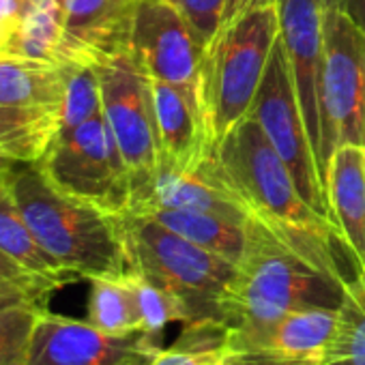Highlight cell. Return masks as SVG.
I'll return each instance as SVG.
<instances>
[{"mask_svg":"<svg viewBox=\"0 0 365 365\" xmlns=\"http://www.w3.org/2000/svg\"><path fill=\"white\" fill-rule=\"evenodd\" d=\"M161 348V335L106 333L88 320L41 309L26 365H150Z\"/></svg>","mask_w":365,"mask_h":365,"instance_id":"11","label":"cell"},{"mask_svg":"<svg viewBox=\"0 0 365 365\" xmlns=\"http://www.w3.org/2000/svg\"><path fill=\"white\" fill-rule=\"evenodd\" d=\"M41 309L46 307H14L0 314V365H26Z\"/></svg>","mask_w":365,"mask_h":365,"instance_id":"28","label":"cell"},{"mask_svg":"<svg viewBox=\"0 0 365 365\" xmlns=\"http://www.w3.org/2000/svg\"><path fill=\"white\" fill-rule=\"evenodd\" d=\"M63 114L43 106H0V157L37 165L58 133Z\"/></svg>","mask_w":365,"mask_h":365,"instance_id":"21","label":"cell"},{"mask_svg":"<svg viewBox=\"0 0 365 365\" xmlns=\"http://www.w3.org/2000/svg\"><path fill=\"white\" fill-rule=\"evenodd\" d=\"M11 194L39 245L73 279L131 273L123 215L106 213L56 190L37 165L11 168Z\"/></svg>","mask_w":365,"mask_h":365,"instance_id":"2","label":"cell"},{"mask_svg":"<svg viewBox=\"0 0 365 365\" xmlns=\"http://www.w3.org/2000/svg\"><path fill=\"white\" fill-rule=\"evenodd\" d=\"M322 365H365V269L344 284L335 335Z\"/></svg>","mask_w":365,"mask_h":365,"instance_id":"24","label":"cell"},{"mask_svg":"<svg viewBox=\"0 0 365 365\" xmlns=\"http://www.w3.org/2000/svg\"><path fill=\"white\" fill-rule=\"evenodd\" d=\"M341 299V279L318 271L267 230L239 264L224 303V320L241 331H254L290 312L339 309Z\"/></svg>","mask_w":365,"mask_h":365,"instance_id":"3","label":"cell"},{"mask_svg":"<svg viewBox=\"0 0 365 365\" xmlns=\"http://www.w3.org/2000/svg\"><path fill=\"white\" fill-rule=\"evenodd\" d=\"M150 365H275L245 348L232 327L222 320L182 324L178 339L161 348Z\"/></svg>","mask_w":365,"mask_h":365,"instance_id":"19","label":"cell"},{"mask_svg":"<svg viewBox=\"0 0 365 365\" xmlns=\"http://www.w3.org/2000/svg\"><path fill=\"white\" fill-rule=\"evenodd\" d=\"M327 194L350 254L365 269V144L346 142L331 153Z\"/></svg>","mask_w":365,"mask_h":365,"instance_id":"17","label":"cell"},{"mask_svg":"<svg viewBox=\"0 0 365 365\" xmlns=\"http://www.w3.org/2000/svg\"><path fill=\"white\" fill-rule=\"evenodd\" d=\"M277 0H226V7H224V24L241 18L243 14L247 11H254V9H260V7H267V5H275Z\"/></svg>","mask_w":365,"mask_h":365,"instance_id":"32","label":"cell"},{"mask_svg":"<svg viewBox=\"0 0 365 365\" xmlns=\"http://www.w3.org/2000/svg\"><path fill=\"white\" fill-rule=\"evenodd\" d=\"M361 31H365V0H331Z\"/></svg>","mask_w":365,"mask_h":365,"instance_id":"33","label":"cell"},{"mask_svg":"<svg viewBox=\"0 0 365 365\" xmlns=\"http://www.w3.org/2000/svg\"><path fill=\"white\" fill-rule=\"evenodd\" d=\"M37 168L76 200L112 215L131 209V176L103 114L61 131Z\"/></svg>","mask_w":365,"mask_h":365,"instance_id":"6","label":"cell"},{"mask_svg":"<svg viewBox=\"0 0 365 365\" xmlns=\"http://www.w3.org/2000/svg\"><path fill=\"white\" fill-rule=\"evenodd\" d=\"M150 91L159 135V168L187 172L215 155L200 108L165 82L150 80Z\"/></svg>","mask_w":365,"mask_h":365,"instance_id":"16","label":"cell"},{"mask_svg":"<svg viewBox=\"0 0 365 365\" xmlns=\"http://www.w3.org/2000/svg\"><path fill=\"white\" fill-rule=\"evenodd\" d=\"M91 282L86 320L106 333H133L140 329V318L133 292L125 277H95Z\"/></svg>","mask_w":365,"mask_h":365,"instance_id":"25","label":"cell"},{"mask_svg":"<svg viewBox=\"0 0 365 365\" xmlns=\"http://www.w3.org/2000/svg\"><path fill=\"white\" fill-rule=\"evenodd\" d=\"M217 159L258 220L284 245L318 271L344 284L356 273L344 267V256L352 260L354 256L341 232L303 200L290 170L256 118L247 116L224 138L217 148Z\"/></svg>","mask_w":365,"mask_h":365,"instance_id":"1","label":"cell"},{"mask_svg":"<svg viewBox=\"0 0 365 365\" xmlns=\"http://www.w3.org/2000/svg\"><path fill=\"white\" fill-rule=\"evenodd\" d=\"M101 86L103 116L131 176V205L159 170V135L150 78L131 50L95 65Z\"/></svg>","mask_w":365,"mask_h":365,"instance_id":"9","label":"cell"},{"mask_svg":"<svg viewBox=\"0 0 365 365\" xmlns=\"http://www.w3.org/2000/svg\"><path fill=\"white\" fill-rule=\"evenodd\" d=\"M11 168H14V161H9V159H5V157H0V180H5V178L9 176Z\"/></svg>","mask_w":365,"mask_h":365,"instance_id":"35","label":"cell"},{"mask_svg":"<svg viewBox=\"0 0 365 365\" xmlns=\"http://www.w3.org/2000/svg\"><path fill=\"white\" fill-rule=\"evenodd\" d=\"M170 3L187 18L207 50L222 29L226 0H170Z\"/></svg>","mask_w":365,"mask_h":365,"instance_id":"29","label":"cell"},{"mask_svg":"<svg viewBox=\"0 0 365 365\" xmlns=\"http://www.w3.org/2000/svg\"><path fill=\"white\" fill-rule=\"evenodd\" d=\"M146 215L168 230L185 237L187 241L235 262L237 267L245 260V256L252 252L256 241L262 232L271 230L267 224H239L213 213H200V211H176V209H153Z\"/></svg>","mask_w":365,"mask_h":365,"instance_id":"18","label":"cell"},{"mask_svg":"<svg viewBox=\"0 0 365 365\" xmlns=\"http://www.w3.org/2000/svg\"><path fill=\"white\" fill-rule=\"evenodd\" d=\"M9 282H14V284H41V282H48V284H56L58 288L63 286L61 282H54V279L31 273L20 262H16L11 256H7L5 252H0V284H9Z\"/></svg>","mask_w":365,"mask_h":365,"instance_id":"31","label":"cell"},{"mask_svg":"<svg viewBox=\"0 0 365 365\" xmlns=\"http://www.w3.org/2000/svg\"><path fill=\"white\" fill-rule=\"evenodd\" d=\"M250 116L256 118L267 140L271 142V146L277 150V155L290 170L303 200L318 215L335 224L333 211L329 205L327 185L322 180L316 150H314V144H312V138H309V131L301 112V103L297 97L294 80L290 73V65H288L282 39H277L273 48L264 80L260 84V91L256 95Z\"/></svg>","mask_w":365,"mask_h":365,"instance_id":"8","label":"cell"},{"mask_svg":"<svg viewBox=\"0 0 365 365\" xmlns=\"http://www.w3.org/2000/svg\"><path fill=\"white\" fill-rule=\"evenodd\" d=\"M142 0H63V61L99 65L131 50L133 18Z\"/></svg>","mask_w":365,"mask_h":365,"instance_id":"14","label":"cell"},{"mask_svg":"<svg viewBox=\"0 0 365 365\" xmlns=\"http://www.w3.org/2000/svg\"><path fill=\"white\" fill-rule=\"evenodd\" d=\"M123 226L135 273L185 301L192 312L190 322H226L224 303L239 273L235 262L187 241L146 215L125 213Z\"/></svg>","mask_w":365,"mask_h":365,"instance_id":"5","label":"cell"},{"mask_svg":"<svg viewBox=\"0 0 365 365\" xmlns=\"http://www.w3.org/2000/svg\"><path fill=\"white\" fill-rule=\"evenodd\" d=\"M7 178L0 180V252L11 256L16 262H20L31 273L61 282L65 286L73 277L67 275L54 262V258L39 245L37 237L33 235L31 226L26 224L16 198L11 194Z\"/></svg>","mask_w":365,"mask_h":365,"instance_id":"23","label":"cell"},{"mask_svg":"<svg viewBox=\"0 0 365 365\" xmlns=\"http://www.w3.org/2000/svg\"><path fill=\"white\" fill-rule=\"evenodd\" d=\"M5 29H7V26H0V43H3V37H5Z\"/></svg>","mask_w":365,"mask_h":365,"instance_id":"36","label":"cell"},{"mask_svg":"<svg viewBox=\"0 0 365 365\" xmlns=\"http://www.w3.org/2000/svg\"><path fill=\"white\" fill-rule=\"evenodd\" d=\"M56 284H0V314L14 309V307H43V301L52 290H56Z\"/></svg>","mask_w":365,"mask_h":365,"instance_id":"30","label":"cell"},{"mask_svg":"<svg viewBox=\"0 0 365 365\" xmlns=\"http://www.w3.org/2000/svg\"><path fill=\"white\" fill-rule=\"evenodd\" d=\"M335 327L337 309H299L262 329L232 331L245 348L275 365H322Z\"/></svg>","mask_w":365,"mask_h":365,"instance_id":"15","label":"cell"},{"mask_svg":"<svg viewBox=\"0 0 365 365\" xmlns=\"http://www.w3.org/2000/svg\"><path fill=\"white\" fill-rule=\"evenodd\" d=\"M131 54L150 80L174 86L202 110L205 46L170 0L140 3L133 18Z\"/></svg>","mask_w":365,"mask_h":365,"instance_id":"10","label":"cell"},{"mask_svg":"<svg viewBox=\"0 0 365 365\" xmlns=\"http://www.w3.org/2000/svg\"><path fill=\"white\" fill-rule=\"evenodd\" d=\"M65 65L0 54V106H43L61 110Z\"/></svg>","mask_w":365,"mask_h":365,"instance_id":"22","label":"cell"},{"mask_svg":"<svg viewBox=\"0 0 365 365\" xmlns=\"http://www.w3.org/2000/svg\"><path fill=\"white\" fill-rule=\"evenodd\" d=\"M24 7V0H0V26H11Z\"/></svg>","mask_w":365,"mask_h":365,"instance_id":"34","label":"cell"},{"mask_svg":"<svg viewBox=\"0 0 365 365\" xmlns=\"http://www.w3.org/2000/svg\"><path fill=\"white\" fill-rule=\"evenodd\" d=\"M63 41V0H24L20 18L5 29L0 54L39 63H61Z\"/></svg>","mask_w":365,"mask_h":365,"instance_id":"20","label":"cell"},{"mask_svg":"<svg viewBox=\"0 0 365 365\" xmlns=\"http://www.w3.org/2000/svg\"><path fill=\"white\" fill-rule=\"evenodd\" d=\"M322 176L331 153L346 142L365 144V31L327 0L320 69Z\"/></svg>","mask_w":365,"mask_h":365,"instance_id":"7","label":"cell"},{"mask_svg":"<svg viewBox=\"0 0 365 365\" xmlns=\"http://www.w3.org/2000/svg\"><path fill=\"white\" fill-rule=\"evenodd\" d=\"M277 11H279V39L290 65L301 112L322 174L320 69H322V50H324L327 0H277Z\"/></svg>","mask_w":365,"mask_h":365,"instance_id":"13","label":"cell"},{"mask_svg":"<svg viewBox=\"0 0 365 365\" xmlns=\"http://www.w3.org/2000/svg\"><path fill=\"white\" fill-rule=\"evenodd\" d=\"M65 65V99H63V131L73 129L103 114L101 86L95 65L63 61Z\"/></svg>","mask_w":365,"mask_h":365,"instance_id":"27","label":"cell"},{"mask_svg":"<svg viewBox=\"0 0 365 365\" xmlns=\"http://www.w3.org/2000/svg\"><path fill=\"white\" fill-rule=\"evenodd\" d=\"M279 39L277 3L224 24L205 50L202 112L217 153L224 138L250 116Z\"/></svg>","mask_w":365,"mask_h":365,"instance_id":"4","label":"cell"},{"mask_svg":"<svg viewBox=\"0 0 365 365\" xmlns=\"http://www.w3.org/2000/svg\"><path fill=\"white\" fill-rule=\"evenodd\" d=\"M153 209L213 213L239 224L260 222L228 178L217 153L209 155L187 172L159 168L150 185L133 200L129 213H146Z\"/></svg>","mask_w":365,"mask_h":365,"instance_id":"12","label":"cell"},{"mask_svg":"<svg viewBox=\"0 0 365 365\" xmlns=\"http://www.w3.org/2000/svg\"><path fill=\"white\" fill-rule=\"evenodd\" d=\"M125 279L133 292L142 331L153 333V335H163V329L168 324H172V322L185 324L192 320V312H190L187 303L178 294H174L172 290L146 279L144 275H140L135 271L127 273Z\"/></svg>","mask_w":365,"mask_h":365,"instance_id":"26","label":"cell"}]
</instances>
